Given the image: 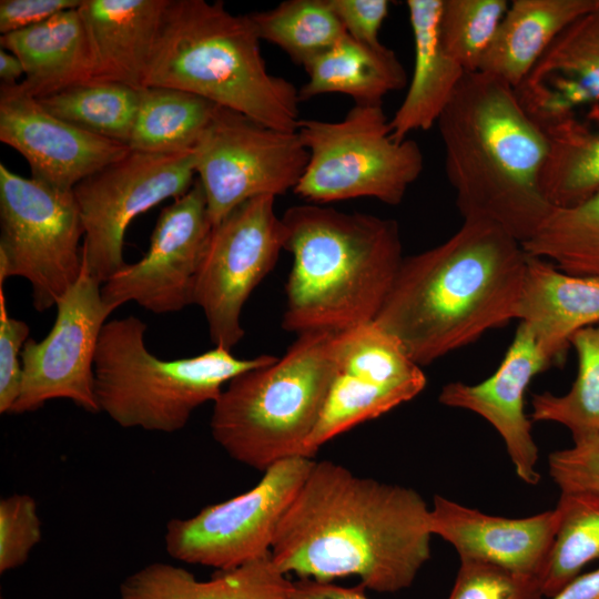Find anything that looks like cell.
I'll use <instances>...</instances> for the list:
<instances>
[{
	"instance_id": "cell-1",
	"label": "cell",
	"mask_w": 599,
	"mask_h": 599,
	"mask_svg": "<svg viewBox=\"0 0 599 599\" xmlns=\"http://www.w3.org/2000/svg\"><path fill=\"white\" fill-rule=\"evenodd\" d=\"M429 512L413 488L314 461L280 521L271 558L300 579L356 576L365 588L396 592L409 587L430 558Z\"/></svg>"
},
{
	"instance_id": "cell-2",
	"label": "cell",
	"mask_w": 599,
	"mask_h": 599,
	"mask_svg": "<svg viewBox=\"0 0 599 599\" xmlns=\"http://www.w3.org/2000/svg\"><path fill=\"white\" fill-rule=\"evenodd\" d=\"M522 244L485 220H464L439 245L403 258L374 323L419 366L515 319Z\"/></svg>"
},
{
	"instance_id": "cell-3",
	"label": "cell",
	"mask_w": 599,
	"mask_h": 599,
	"mask_svg": "<svg viewBox=\"0 0 599 599\" xmlns=\"http://www.w3.org/2000/svg\"><path fill=\"white\" fill-rule=\"evenodd\" d=\"M437 125L463 220L495 223L521 244L532 237L552 210L538 183L547 139L515 89L466 73Z\"/></svg>"
},
{
	"instance_id": "cell-4",
	"label": "cell",
	"mask_w": 599,
	"mask_h": 599,
	"mask_svg": "<svg viewBox=\"0 0 599 599\" xmlns=\"http://www.w3.org/2000/svg\"><path fill=\"white\" fill-rule=\"evenodd\" d=\"M293 256L284 329L342 332L374 322L403 262L398 223L304 204L282 215Z\"/></svg>"
},
{
	"instance_id": "cell-5",
	"label": "cell",
	"mask_w": 599,
	"mask_h": 599,
	"mask_svg": "<svg viewBox=\"0 0 599 599\" xmlns=\"http://www.w3.org/2000/svg\"><path fill=\"white\" fill-rule=\"evenodd\" d=\"M247 14L222 1L169 0L144 87L183 90L268 128L295 132L298 89L272 74Z\"/></svg>"
},
{
	"instance_id": "cell-6",
	"label": "cell",
	"mask_w": 599,
	"mask_h": 599,
	"mask_svg": "<svg viewBox=\"0 0 599 599\" xmlns=\"http://www.w3.org/2000/svg\"><path fill=\"white\" fill-rule=\"evenodd\" d=\"M337 333L298 334L281 358L226 384L210 427L231 458L261 471L288 458H312L306 441L335 375Z\"/></svg>"
},
{
	"instance_id": "cell-7",
	"label": "cell",
	"mask_w": 599,
	"mask_h": 599,
	"mask_svg": "<svg viewBox=\"0 0 599 599\" xmlns=\"http://www.w3.org/2000/svg\"><path fill=\"white\" fill-rule=\"evenodd\" d=\"M146 327L133 315L112 319L104 324L97 345L98 405L123 428L177 432L199 406L214 403L232 378L276 358L242 359L215 346L193 357L165 361L146 348Z\"/></svg>"
},
{
	"instance_id": "cell-8",
	"label": "cell",
	"mask_w": 599,
	"mask_h": 599,
	"mask_svg": "<svg viewBox=\"0 0 599 599\" xmlns=\"http://www.w3.org/2000/svg\"><path fill=\"white\" fill-rule=\"evenodd\" d=\"M297 134L308 153L294 193L313 203L373 197L399 204L424 169L412 139L395 140L382 105H356L338 121L301 119Z\"/></svg>"
},
{
	"instance_id": "cell-9",
	"label": "cell",
	"mask_w": 599,
	"mask_h": 599,
	"mask_svg": "<svg viewBox=\"0 0 599 599\" xmlns=\"http://www.w3.org/2000/svg\"><path fill=\"white\" fill-rule=\"evenodd\" d=\"M0 287L26 278L32 305L43 312L78 280L84 229L73 191L27 179L0 163Z\"/></svg>"
},
{
	"instance_id": "cell-10",
	"label": "cell",
	"mask_w": 599,
	"mask_h": 599,
	"mask_svg": "<svg viewBox=\"0 0 599 599\" xmlns=\"http://www.w3.org/2000/svg\"><path fill=\"white\" fill-rule=\"evenodd\" d=\"M307 160L296 131L275 130L217 106L194 149L195 173L212 224L247 200L294 190Z\"/></svg>"
},
{
	"instance_id": "cell-11",
	"label": "cell",
	"mask_w": 599,
	"mask_h": 599,
	"mask_svg": "<svg viewBox=\"0 0 599 599\" xmlns=\"http://www.w3.org/2000/svg\"><path fill=\"white\" fill-rule=\"evenodd\" d=\"M314 461L306 457L278 461L246 493L206 506L191 518L171 519L164 535L166 552L179 561L217 570L267 556L280 521Z\"/></svg>"
},
{
	"instance_id": "cell-12",
	"label": "cell",
	"mask_w": 599,
	"mask_h": 599,
	"mask_svg": "<svg viewBox=\"0 0 599 599\" xmlns=\"http://www.w3.org/2000/svg\"><path fill=\"white\" fill-rule=\"evenodd\" d=\"M195 174L194 150L130 151L73 187L84 229L83 257L101 284L126 264L123 241L132 220L169 197L184 195Z\"/></svg>"
},
{
	"instance_id": "cell-13",
	"label": "cell",
	"mask_w": 599,
	"mask_h": 599,
	"mask_svg": "<svg viewBox=\"0 0 599 599\" xmlns=\"http://www.w3.org/2000/svg\"><path fill=\"white\" fill-rule=\"evenodd\" d=\"M282 250L284 227L273 195L247 200L213 225L193 304L203 309L215 346L231 351L242 339V308Z\"/></svg>"
},
{
	"instance_id": "cell-14",
	"label": "cell",
	"mask_w": 599,
	"mask_h": 599,
	"mask_svg": "<svg viewBox=\"0 0 599 599\" xmlns=\"http://www.w3.org/2000/svg\"><path fill=\"white\" fill-rule=\"evenodd\" d=\"M102 284L83 257L75 283L57 302V316L40 342L28 338L21 352L20 393L10 414L41 408L47 402L70 399L99 413L93 362L105 319L113 312L101 296Z\"/></svg>"
},
{
	"instance_id": "cell-15",
	"label": "cell",
	"mask_w": 599,
	"mask_h": 599,
	"mask_svg": "<svg viewBox=\"0 0 599 599\" xmlns=\"http://www.w3.org/2000/svg\"><path fill=\"white\" fill-rule=\"evenodd\" d=\"M427 378L402 345L374 322L337 334L336 369L318 422L306 441L321 446L415 398Z\"/></svg>"
},
{
	"instance_id": "cell-16",
	"label": "cell",
	"mask_w": 599,
	"mask_h": 599,
	"mask_svg": "<svg viewBox=\"0 0 599 599\" xmlns=\"http://www.w3.org/2000/svg\"><path fill=\"white\" fill-rule=\"evenodd\" d=\"M213 224L199 180L164 207L145 255L125 264L101 286L104 303L114 311L135 302L152 313L164 314L193 304L195 281Z\"/></svg>"
},
{
	"instance_id": "cell-17",
	"label": "cell",
	"mask_w": 599,
	"mask_h": 599,
	"mask_svg": "<svg viewBox=\"0 0 599 599\" xmlns=\"http://www.w3.org/2000/svg\"><path fill=\"white\" fill-rule=\"evenodd\" d=\"M0 141L27 160L33 180L68 191L131 151L54 116L20 83L0 87Z\"/></svg>"
},
{
	"instance_id": "cell-18",
	"label": "cell",
	"mask_w": 599,
	"mask_h": 599,
	"mask_svg": "<svg viewBox=\"0 0 599 599\" xmlns=\"http://www.w3.org/2000/svg\"><path fill=\"white\" fill-rule=\"evenodd\" d=\"M551 365L530 329L519 323L515 337L493 375L477 384L450 382L438 400L448 407L473 412L486 419L502 438L516 475L537 485L538 447L531 419L525 412V394L532 378Z\"/></svg>"
},
{
	"instance_id": "cell-19",
	"label": "cell",
	"mask_w": 599,
	"mask_h": 599,
	"mask_svg": "<svg viewBox=\"0 0 599 599\" xmlns=\"http://www.w3.org/2000/svg\"><path fill=\"white\" fill-rule=\"evenodd\" d=\"M556 509L524 518L485 514L436 495L429 527L457 551L459 559L499 566L540 577L557 529Z\"/></svg>"
},
{
	"instance_id": "cell-20",
	"label": "cell",
	"mask_w": 599,
	"mask_h": 599,
	"mask_svg": "<svg viewBox=\"0 0 599 599\" xmlns=\"http://www.w3.org/2000/svg\"><path fill=\"white\" fill-rule=\"evenodd\" d=\"M515 91L542 129L599 103V0L558 34Z\"/></svg>"
},
{
	"instance_id": "cell-21",
	"label": "cell",
	"mask_w": 599,
	"mask_h": 599,
	"mask_svg": "<svg viewBox=\"0 0 599 599\" xmlns=\"http://www.w3.org/2000/svg\"><path fill=\"white\" fill-rule=\"evenodd\" d=\"M515 319L526 325L550 365L572 336L599 323V276L576 275L527 254Z\"/></svg>"
},
{
	"instance_id": "cell-22",
	"label": "cell",
	"mask_w": 599,
	"mask_h": 599,
	"mask_svg": "<svg viewBox=\"0 0 599 599\" xmlns=\"http://www.w3.org/2000/svg\"><path fill=\"white\" fill-rule=\"evenodd\" d=\"M169 0H83L94 80L141 89Z\"/></svg>"
},
{
	"instance_id": "cell-23",
	"label": "cell",
	"mask_w": 599,
	"mask_h": 599,
	"mask_svg": "<svg viewBox=\"0 0 599 599\" xmlns=\"http://www.w3.org/2000/svg\"><path fill=\"white\" fill-rule=\"evenodd\" d=\"M0 43L21 61L24 79L20 85L35 99L95 78L90 40L78 8L3 34Z\"/></svg>"
},
{
	"instance_id": "cell-24",
	"label": "cell",
	"mask_w": 599,
	"mask_h": 599,
	"mask_svg": "<svg viewBox=\"0 0 599 599\" xmlns=\"http://www.w3.org/2000/svg\"><path fill=\"white\" fill-rule=\"evenodd\" d=\"M441 3L443 0L406 1L414 41V69L405 98L389 119L390 134L398 141L437 123L466 74L440 44Z\"/></svg>"
},
{
	"instance_id": "cell-25",
	"label": "cell",
	"mask_w": 599,
	"mask_h": 599,
	"mask_svg": "<svg viewBox=\"0 0 599 599\" xmlns=\"http://www.w3.org/2000/svg\"><path fill=\"white\" fill-rule=\"evenodd\" d=\"M271 554L199 581L189 570L152 562L128 576L119 599H291L293 582Z\"/></svg>"
},
{
	"instance_id": "cell-26",
	"label": "cell",
	"mask_w": 599,
	"mask_h": 599,
	"mask_svg": "<svg viewBox=\"0 0 599 599\" xmlns=\"http://www.w3.org/2000/svg\"><path fill=\"white\" fill-rule=\"evenodd\" d=\"M596 6L597 0H514L478 71L516 90L558 34Z\"/></svg>"
},
{
	"instance_id": "cell-27",
	"label": "cell",
	"mask_w": 599,
	"mask_h": 599,
	"mask_svg": "<svg viewBox=\"0 0 599 599\" xmlns=\"http://www.w3.org/2000/svg\"><path fill=\"white\" fill-rule=\"evenodd\" d=\"M304 69L307 81L298 89L301 102L338 93L352 98L356 105H382L388 93L407 82L405 69L392 49L363 44L348 35Z\"/></svg>"
},
{
	"instance_id": "cell-28",
	"label": "cell",
	"mask_w": 599,
	"mask_h": 599,
	"mask_svg": "<svg viewBox=\"0 0 599 599\" xmlns=\"http://www.w3.org/2000/svg\"><path fill=\"white\" fill-rule=\"evenodd\" d=\"M546 154L539 190L551 209H568L599 193V129L570 116L544 128Z\"/></svg>"
},
{
	"instance_id": "cell-29",
	"label": "cell",
	"mask_w": 599,
	"mask_h": 599,
	"mask_svg": "<svg viewBox=\"0 0 599 599\" xmlns=\"http://www.w3.org/2000/svg\"><path fill=\"white\" fill-rule=\"evenodd\" d=\"M219 105L167 87H144L128 146L148 153L194 150Z\"/></svg>"
},
{
	"instance_id": "cell-30",
	"label": "cell",
	"mask_w": 599,
	"mask_h": 599,
	"mask_svg": "<svg viewBox=\"0 0 599 599\" xmlns=\"http://www.w3.org/2000/svg\"><path fill=\"white\" fill-rule=\"evenodd\" d=\"M141 89L92 80L38 99L54 116L98 136L128 145Z\"/></svg>"
},
{
	"instance_id": "cell-31",
	"label": "cell",
	"mask_w": 599,
	"mask_h": 599,
	"mask_svg": "<svg viewBox=\"0 0 599 599\" xmlns=\"http://www.w3.org/2000/svg\"><path fill=\"white\" fill-rule=\"evenodd\" d=\"M557 529L539 577L542 597L550 598L599 559V493L560 491Z\"/></svg>"
},
{
	"instance_id": "cell-32",
	"label": "cell",
	"mask_w": 599,
	"mask_h": 599,
	"mask_svg": "<svg viewBox=\"0 0 599 599\" xmlns=\"http://www.w3.org/2000/svg\"><path fill=\"white\" fill-rule=\"evenodd\" d=\"M247 16L261 41L303 68L347 35L328 0H286Z\"/></svg>"
},
{
	"instance_id": "cell-33",
	"label": "cell",
	"mask_w": 599,
	"mask_h": 599,
	"mask_svg": "<svg viewBox=\"0 0 599 599\" xmlns=\"http://www.w3.org/2000/svg\"><path fill=\"white\" fill-rule=\"evenodd\" d=\"M522 247L564 272L599 276V193L579 205L552 209Z\"/></svg>"
},
{
	"instance_id": "cell-34",
	"label": "cell",
	"mask_w": 599,
	"mask_h": 599,
	"mask_svg": "<svg viewBox=\"0 0 599 599\" xmlns=\"http://www.w3.org/2000/svg\"><path fill=\"white\" fill-rule=\"evenodd\" d=\"M570 346L577 355V375L562 395L534 394L531 422L559 424L572 438L599 433V323L577 332Z\"/></svg>"
},
{
	"instance_id": "cell-35",
	"label": "cell",
	"mask_w": 599,
	"mask_h": 599,
	"mask_svg": "<svg viewBox=\"0 0 599 599\" xmlns=\"http://www.w3.org/2000/svg\"><path fill=\"white\" fill-rule=\"evenodd\" d=\"M508 7L506 0H443L440 44L466 73L479 70Z\"/></svg>"
},
{
	"instance_id": "cell-36",
	"label": "cell",
	"mask_w": 599,
	"mask_h": 599,
	"mask_svg": "<svg viewBox=\"0 0 599 599\" xmlns=\"http://www.w3.org/2000/svg\"><path fill=\"white\" fill-rule=\"evenodd\" d=\"M538 577L512 572L491 564L459 559L447 599H541Z\"/></svg>"
},
{
	"instance_id": "cell-37",
	"label": "cell",
	"mask_w": 599,
	"mask_h": 599,
	"mask_svg": "<svg viewBox=\"0 0 599 599\" xmlns=\"http://www.w3.org/2000/svg\"><path fill=\"white\" fill-rule=\"evenodd\" d=\"M34 498L13 494L0 500V573L22 566L41 541L42 529Z\"/></svg>"
},
{
	"instance_id": "cell-38",
	"label": "cell",
	"mask_w": 599,
	"mask_h": 599,
	"mask_svg": "<svg viewBox=\"0 0 599 599\" xmlns=\"http://www.w3.org/2000/svg\"><path fill=\"white\" fill-rule=\"evenodd\" d=\"M548 456V471L560 491L599 493V433L572 438Z\"/></svg>"
},
{
	"instance_id": "cell-39",
	"label": "cell",
	"mask_w": 599,
	"mask_h": 599,
	"mask_svg": "<svg viewBox=\"0 0 599 599\" xmlns=\"http://www.w3.org/2000/svg\"><path fill=\"white\" fill-rule=\"evenodd\" d=\"M30 328L9 315L3 288L0 287V414H10L21 386V352Z\"/></svg>"
},
{
	"instance_id": "cell-40",
	"label": "cell",
	"mask_w": 599,
	"mask_h": 599,
	"mask_svg": "<svg viewBox=\"0 0 599 599\" xmlns=\"http://www.w3.org/2000/svg\"><path fill=\"white\" fill-rule=\"evenodd\" d=\"M346 34L370 47L383 44L379 31L389 13L387 0H328Z\"/></svg>"
},
{
	"instance_id": "cell-41",
	"label": "cell",
	"mask_w": 599,
	"mask_h": 599,
	"mask_svg": "<svg viewBox=\"0 0 599 599\" xmlns=\"http://www.w3.org/2000/svg\"><path fill=\"white\" fill-rule=\"evenodd\" d=\"M83 0H1V35L37 26L71 9H77Z\"/></svg>"
},
{
	"instance_id": "cell-42",
	"label": "cell",
	"mask_w": 599,
	"mask_h": 599,
	"mask_svg": "<svg viewBox=\"0 0 599 599\" xmlns=\"http://www.w3.org/2000/svg\"><path fill=\"white\" fill-rule=\"evenodd\" d=\"M365 589L362 583L347 588L314 579H300L293 582L291 599H368Z\"/></svg>"
},
{
	"instance_id": "cell-43",
	"label": "cell",
	"mask_w": 599,
	"mask_h": 599,
	"mask_svg": "<svg viewBox=\"0 0 599 599\" xmlns=\"http://www.w3.org/2000/svg\"><path fill=\"white\" fill-rule=\"evenodd\" d=\"M548 599H599V568L579 575Z\"/></svg>"
},
{
	"instance_id": "cell-44",
	"label": "cell",
	"mask_w": 599,
	"mask_h": 599,
	"mask_svg": "<svg viewBox=\"0 0 599 599\" xmlns=\"http://www.w3.org/2000/svg\"><path fill=\"white\" fill-rule=\"evenodd\" d=\"M24 75V70L21 61L17 55L8 52L6 49L0 50V78L1 84H17V80Z\"/></svg>"
}]
</instances>
